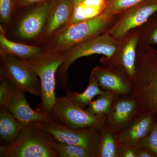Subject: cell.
I'll return each mask as SVG.
<instances>
[{"label":"cell","mask_w":157,"mask_h":157,"mask_svg":"<svg viewBox=\"0 0 157 157\" xmlns=\"http://www.w3.org/2000/svg\"><path fill=\"white\" fill-rule=\"evenodd\" d=\"M55 140L40 127L39 122L23 126L19 136L0 147L1 157H58Z\"/></svg>","instance_id":"cell-2"},{"label":"cell","mask_w":157,"mask_h":157,"mask_svg":"<svg viewBox=\"0 0 157 157\" xmlns=\"http://www.w3.org/2000/svg\"><path fill=\"white\" fill-rule=\"evenodd\" d=\"M137 157H155V156L151 151H150L148 150L140 148L139 147Z\"/></svg>","instance_id":"cell-31"},{"label":"cell","mask_w":157,"mask_h":157,"mask_svg":"<svg viewBox=\"0 0 157 157\" xmlns=\"http://www.w3.org/2000/svg\"><path fill=\"white\" fill-rule=\"evenodd\" d=\"M90 74L103 90L112 92L119 97L131 95L133 93V82L120 66L96 67Z\"/></svg>","instance_id":"cell-11"},{"label":"cell","mask_w":157,"mask_h":157,"mask_svg":"<svg viewBox=\"0 0 157 157\" xmlns=\"http://www.w3.org/2000/svg\"><path fill=\"white\" fill-rule=\"evenodd\" d=\"M138 112L137 101L132 95L119 97L107 116L106 124L117 132H121L128 126Z\"/></svg>","instance_id":"cell-13"},{"label":"cell","mask_w":157,"mask_h":157,"mask_svg":"<svg viewBox=\"0 0 157 157\" xmlns=\"http://www.w3.org/2000/svg\"><path fill=\"white\" fill-rule=\"evenodd\" d=\"M145 0H107L104 12L117 17L124 11Z\"/></svg>","instance_id":"cell-25"},{"label":"cell","mask_w":157,"mask_h":157,"mask_svg":"<svg viewBox=\"0 0 157 157\" xmlns=\"http://www.w3.org/2000/svg\"><path fill=\"white\" fill-rule=\"evenodd\" d=\"M45 48L13 42L6 37V29L0 25V54H9L27 60L42 52Z\"/></svg>","instance_id":"cell-17"},{"label":"cell","mask_w":157,"mask_h":157,"mask_svg":"<svg viewBox=\"0 0 157 157\" xmlns=\"http://www.w3.org/2000/svg\"><path fill=\"white\" fill-rule=\"evenodd\" d=\"M139 39V28L131 31L118 42L117 50L111 58L106 60H100L101 64L104 67L120 66L133 82L136 75L137 50Z\"/></svg>","instance_id":"cell-10"},{"label":"cell","mask_w":157,"mask_h":157,"mask_svg":"<svg viewBox=\"0 0 157 157\" xmlns=\"http://www.w3.org/2000/svg\"><path fill=\"white\" fill-rule=\"evenodd\" d=\"M54 148L59 157H95L87 149L55 140Z\"/></svg>","instance_id":"cell-23"},{"label":"cell","mask_w":157,"mask_h":157,"mask_svg":"<svg viewBox=\"0 0 157 157\" xmlns=\"http://www.w3.org/2000/svg\"><path fill=\"white\" fill-rule=\"evenodd\" d=\"M137 145L140 148L148 150L157 157V120L148 135L140 140Z\"/></svg>","instance_id":"cell-28"},{"label":"cell","mask_w":157,"mask_h":157,"mask_svg":"<svg viewBox=\"0 0 157 157\" xmlns=\"http://www.w3.org/2000/svg\"><path fill=\"white\" fill-rule=\"evenodd\" d=\"M119 42L107 33L90 38L73 45L64 52V60L57 72L56 83L67 92L68 90V70L78 59L94 54L103 55L100 60L111 58L118 47Z\"/></svg>","instance_id":"cell-5"},{"label":"cell","mask_w":157,"mask_h":157,"mask_svg":"<svg viewBox=\"0 0 157 157\" xmlns=\"http://www.w3.org/2000/svg\"><path fill=\"white\" fill-rule=\"evenodd\" d=\"M48 0H17L16 10L29 8Z\"/></svg>","instance_id":"cell-30"},{"label":"cell","mask_w":157,"mask_h":157,"mask_svg":"<svg viewBox=\"0 0 157 157\" xmlns=\"http://www.w3.org/2000/svg\"><path fill=\"white\" fill-rule=\"evenodd\" d=\"M132 95L138 113H150L157 120V51L151 45L138 44L136 75Z\"/></svg>","instance_id":"cell-1"},{"label":"cell","mask_w":157,"mask_h":157,"mask_svg":"<svg viewBox=\"0 0 157 157\" xmlns=\"http://www.w3.org/2000/svg\"><path fill=\"white\" fill-rule=\"evenodd\" d=\"M52 0L35 5L20 20L16 34L20 39L30 40L41 36Z\"/></svg>","instance_id":"cell-12"},{"label":"cell","mask_w":157,"mask_h":157,"mask_svg":"<svg viewBox=\"0 0 157 157\" xmlns=\"http://www.w3.org/2000/svg\"><path fill=\"white\" fill-rule=\"evenodd\" d=\"M6 108L23 126L54 121L52 115L32 109L26 99L25 93L20 90L14 95Z\"/></svg>","instance_id":"cell-15"},{"label":"cell","mask_w":157,"mask_h":157,"mask_svg":"<svg viewBox=\"0 0 157 157\" xmlns=\"http://www.w3.org/2000/svg\"><path fill=\"white\" fill-rule=\"evenodd\" d=\"M103 91L94 77L90 74L88 85L83 92H73L68 90L66 93L67 96L73 103L84 109L93 101V99L101 94Z\"/></svg>","instance_id":"cell-21"},{"label":"cell","mask_w":157,"mask_h":157,"mask_svg":"<svg viewBox=\"0 0 157 157\" xmlns=\"http://www.w3.org/2000/svg\"><path fill=\"white\" fill-rule=\"evenodd\" d=\"M74 6L72 0H52L41 35L42 39L47 40L67 25L72 17Z\"/></svg>","instance_id":"cell-14"},{"label":"cell","mask_w":157,"mask_h":157,"mask_svg":"<svg viewBox=\"0 0 157 157\" xmlns=\"http://www.w3.org/2000/svg\"><path fill=\"white\" fill-rule=\"evenodd\" d=\"M64 60V52L45 48L41 53L27 60L41 83L42 102L38 110L52 115L56 101V74Z\"/></svg>","instance_id":"cell-4"},{"label":"cell","mask_w":157,"mask_h":157,"mask_svg":"<svg viewBox=\"0 0 157 157\" xmlns=\"http://www.w3.org/2000/svg\"><path fill=\"white\" fill-rule=\"evenodd\" d=\"M117 17L104 12L95 18L67 25L47 39V48L64 52L79 42L106 33Z\"/></svg>","instance_id":"cell-3"},{"label":"cell","mask_w":157,"mask_h":157,"mask_svg":"<svg viewBox=\"0 0 157 157\" xmlns=\"http://www.w3.org/2000/svg\"><path fill=\"white\" fill-rule=\"evenodd\" d=\"M52 115L56 121L75 129L95 128L101 130L107 119V116L91 114L76 106L67 95L56 97Z\"/></svg>","instance_id":"cell-6"},{"label":"cell","mask_w":157,"mask_h":157,"mask_svg":"<svg viewBox=\"0 0 157 157\" xmlns=\"http://www.w3.org/2000/svg\"><path fill=\"white\" fill-rule=\"evenodd\" d=\"M19 90L9 79L1 77L0 108H7L11 99Z\"/></svg>","instance_id":"cell-26"},{"label":"cell","mask_w":157,"mask_h":157,"mask_svg":"<svg viewBox=\"0 0 157 157\" xmlns=\"http://www.w3.org/2000/svg\"><path fill=\"white\" fill-rule=\"evenodd\" d=\"M138 145L121 146L119 157H137Z\"/></svg>","instance_id":"cell-29"},{"label":"cell","mask_w":157,"mask_h":157,"mask_svg":"<svg viewBox=\"0 0 157 157\" xmlns=\"http://www.w3.org/2000/svg\"><path fill=\"white\" fill-rule=\"evenodd\" d=\"M73 1V3H74V5L76 4V3L79 2L80 1H82V0H72Z\"/></svg>","instance_id":"cell-32"},{"label":"cell","mask_w":157,"mask_h":157,"mask_svg":"<svg viewBox=\"0 0 157 157\" xmlns=\"http://www.w3.org/2000/svg\"><path fill=\"white\" fill-rule=\"evenodd\" d=\"M100 146L97 157H119L121 144L119 141L118 132L107 124L101 130Z\"/></svg>","instance_id":"cell-19"},{"label":"cell","mask_w":157,"mask_h":157,"mask_svg":"<svg viewBox=\"0 0 157 157\" xmlns=\"http://www.w3.org/2000/svg\"><path fill=\"white\" fill-rule=\"evenodd\" d=\"M119 97L112 92L103 90L95 100L90 103L86 110L94 115L107 116L112 109L113 103Z\"/></svg>","instance_id":"cell-22"},{"label":"cell","mask_w":157,"mask_h":157,"mask_svg":"<svg viewBox=\"0 0 157 157\" xmlns=\"http://www.w3.org/2000/svg\"><path fill=\"white\" fill-rule=\"evenodd\" d=\"M157 13V0H145L124 11L106 33L119 42L131 31L139 28Z\"/></svg>","instance_id":"cell-9"},{"label":"cell","mask_w":157,"mask_h":157,"mask_svg":"<svg viewBox=\"0 0 157 157\" xmlns=\"http://www.w3.org/2000/svg\"><path fill=\"white\" fill-rule=\"evenodd\" d=\"M155 121L151 113H138L128 126L118 132L120 143L124 146L137 145L150 132Z\"/></svg>","instance_id":"cell-16"},{"label":"cell","mask_w":157,"mask_h":157,"mask_svg":"<svg viewBox=\"0 0 157 157\" xmlns=\"http://www.w3.org/2000/svg\"><path fill=\"white\" fill-rule=\"evenodd\" d=\"M139 29L140 39L138 44L157 45V13L151 17L147 22Z\"/></svg>","instance_id":"cell-24"},{"label":"cell","mask_w":157,"mask_h":157,"mask_svg":"<svg viewBox=\"0 0 157 157\" xmlns=\"http://www.w3.org/2000/svg\"><path fill=\"white\" fill-rule=\"evenodd\" d=\"M23 126L7 108L0 112V137L5 144L11 143L19 136Z\"/></svg>","instance_id":"cell-20"},{"label":"cell","mask_w":157,"mask_h":157,"mask_svg":"<svg viewBox=\"0 0 157 157\" xmlns=\"http://www.w3.org/2000/svg\"><path fill=\"white\" fill-rule=\"evenodd\" d=\"M40 127L55 140L87 149L98 156L101 140V130L95 128L75 129L55 121L39 122Z\"/></svg>","instance_id":"cell-8"},{"label":"cell","mask_w":157,"mask_h":157,"mask_svg":"<svg viewBox=\"0 0 157 157\" xmlns=\"http://www.w3.org/2000/svg\"><path fill=\"white\" fill-rule=\"evenodd\" d=\"M107 0H82L74 6L73 14L69 24H73L93 19L105 11Z\"/></svg>","instance_id":"cell-18"},{"label":"cell","mask_w":157,"mask_h":157,"mask_svg":"<svg viewBox=\"0 0 157 157\" xmlns=\"http://www.w3.org/2000/svg\"><path fill=\"white\" fill-rule=\"evenodd\" d=\"M0 56L1 77L9 79L21 91L41 97L40 80L28 62L11 55Z\"/></svg>","instance_id":"cell-7"},{"label":"cell","mask_w":157,"mask_h":157,"mask_svg":"<svg viewBox=\"0 0 157 157\" xmlns=\"http://www.w3.org/2000/svg\"><path fill=\"white\" fill-rule=\"evenodd\" d=\"M17 0H0V20L5 28L10 25L12 15L16 11Z\"/></svg>","instance_id":"cell-27"}]
</instances>
